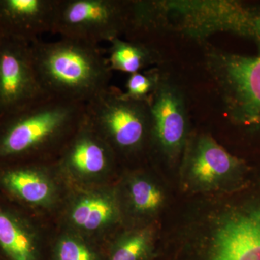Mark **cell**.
<instances>
[{"mask_svg": "<svg viewBox=\"0 0 260 260\" xmlns=\"http://www.w3.org/2000/svg\"><path fill=\"white\" fill-rule=\"evenodd\" d=\"M198 200L174 237L201 260H260V177L241 190Z\"/></svg>", "mask_w": 260, "mask_h": 260, "instance_id": "6da1fadb", "label": "cell"}, {"mask_svg": "<svg viewBox=\"0 0 260 260\" xmlns=\"http://www.w3.org/2000/svg\"><path fill=\"white\" fill-rule=\"evenodd\" d=\"M255 11L237 1L135 0L126 37L144 42L155 32L172 31L199 42L219 32L251 38Z\"/></svg>", "mask_w": 260, "mask_h": 260, "instance_id": "7a4b0ae2", "label": "cell"}, {"mask_svg": "<svg viewBox=\"0 0 260 260\" xmlns=\"http://www.w3.org/2000/svg\"><path fill=\"white\" fill-rule=\"evenodd\" d=\"M8 114L0 157L55 160L85 119V104L48 95Z\"/></svg>", "mask_w": 260, "mask_h": 260, "instance_id": "3957f363", "label": "cell"}, {"mask_svg": "<svg viewBox=\"0 0 260 260\" xmlns=\"http://www.w3.org/2000/svg\"><path fill=\"white\" fill-rule=\"evenodd\" d=\"M39 81L48 95L87 103L110 86L112 71L99 46L61 38L30 44Z\"/></svg>", "mask_w": 260, "mask_h": 260, "instance_id": "277c9868", "label": "cell"}, {"mask_svg": "<svg viewBox=\"0 0 260 260\" xmlns=\"http://www.w3.org/2000/svg\"><path fill=\"white\" fill-rule=\"evenodd\" d=\"M251 39L257 47L256 55L206 46L205 64L228 119L246 133L260 134V9H256Z\"/></svg>", "mask_w": 260, "mask_h": 260, "instance_id": "5b68a950", "label": "cell"}, {"mask_svg": "<svg viewBox=\"0 0 260 260\" xmlns=\"http://www.w3.org/2000/svg\"><path fill=\"white\" fill-rule=\"evenodd\" d=\"M85 118L109 145L122 169L140 167L149 160L148 103L131 100L109 86L85 104Z\"/></svg>", "mask_w": 260, "mask_h": 260, "instance_id": "8992f818", "label": "cell"}, {"mask_svg": "<svg viewBox=\"0 0 260 260\" xmlns=\"http://www.w3.org/2000/svg\"><path fill=\"white\" fill-rule=\"evenodd\" d=\"M179 188L191 197L230 194L250 184L252 168L228 152L208 133L191 132L179 168Z\"/></svg>", "mask_w": 260, "mask_h": 260, "instance_id": "52a82bcc", "label": "cell"}, {"mask_svg": "<svg viewBox=\"0 0 260 260\" xmlns=\"http://www.w3.org/2000/svg\"><path fill=\"white\" fill-rule=\"evenodd\" d=\"M150 112L149 160L179 168L190 135L185 93L181 85L164 73L148 101Z\"/></svg>", "mask_w": 260, "mask_h": 260, "instance_id": "ba28073f", "label": "cell"}, {"mask_svg": "<svg viewBox=\"0 0 260 260\" xmlns=\"http://www.w3.org/2000/svg\"><path fill=\"white\" fill-rule=\"evenodd\" d=\"M115 183L70 186L53 225L105 244L124 226Z\"/></svg>", "mask_w": 260, "mask_h": 260, "instance_id": "9c48e42d", "label": "cell"}, {"mask_svg": "<svg viewBox=\"0 0 260 260\" xmlns=\"http://www.w3.org/2000/svg\"><path fill=\"white\" fill-rule=\"evenodd\" d=\"M130 3L123 0H58L52 34L99 46L126 35Z\"/></svg>", "mask_w": 260, "mask_h": 260, "instance_id": "30bf717a", "label": "cell"}, {"mask_svg": "<svg viewBox=\"0 0 260 260\" xmlns=\"http://www.w3.org/2000/svg\"><path fill=\"white\" fill-rule=\"evenodd\" d=\"M70 186L114 184L123 169L112 148L84 119L56 159Z\"/></svg>", "mask_w": 260, "mask_h": 260, "instance_id": "8fae6325", "label": "cell"}, {"mask_svg": "<svg viewBox=\"0 0 260 260\" xmlns=\"http://www.w3.org/2000/svg\"><path fill=\"white\" fill-rule=\"evenodd\" d=\"M0 183L30 215L51 223L70 188L56 160L27 161L23 167L8 169L2 174Z\"/></svg>", "mask_w": 260, "mask_h": 260, "instance_id": "7c38bea8", "label": "cell"}, {"mask_svg": "<svg viewBox=\"0 0 260 260\" xmlns=\"http://www.w3.org/2000/svg\"><path fill=\"white\" fill-rule=\"evenodd\" d=\"M115 186L124 226L159 222L167 206L168 193L147 164L123 169Z\"/></svg>", "mask_w": 260, "mask_h": 260, "instance_id": "4fadbf2b", "label": "cell"}, {"mask_svg": "<svg viewBox=\"0 0 260 260\" xmlns=\"http://www.w3.org/2000/svg\"><path fill=\"white\" fill-rule=\"evenodd\" d=\"M48 95L39 81L30 44L13 39L0 42V109L18 110Z\"/></svg>", "mask_w": 260, "mask_h": 260, "instance_id": "5bb4252c", "label": "cell"}, {"mask_svg": "<svg viewBox=\"0 0 260 260\" xmlns=\"http://www.w3.org/2000/svg\"><path fill=\"white\" fill-rule=\"evenodd\" d=\"M52 223L23 218L0 206V248L10 260H48Z\"/></svg>", "mask_w": 260, "mask_h": 260, "instance_id": "9a60e30c", "label": "cell"}, {"mask_svg": "<svg viewBox=\"0 0 260 260\" xmlns=\"http://www.w3.org/2000/svg\"><path fill=\"white\" fill-rule=\"evenodd\" d=\"M58 0H7L0 3V23L8 37L27 44L52 32Z\"/></svg>", "mask_w": 260, "mask_h": 260, "instance_id": "2e32d148", "label": "cell"}, {"mask_svg": "<svg viewBox=\"0 0 260 260\" xmlns=\"http://www.w3.org/2000/svg\"><path fill=\"white\" fill-rule=\"evenodd\" d=\"M160 235V222L123 226L104 244L105 260H150Z\"/></svg>", "mask_w": 260, "mask_h": 260, "instance_id": "e0dca14e", "label": "cell"}, {"mask_svg": "<svg viewBox=\"0 0 260 260\" xmlns=\"http://www.w3.org/2000/svg\"><path fill=\"white\" fill-rule=\"evenodd\" d=\"M109 68L132 75L161 62V54L151 44L116 38L109 42Z\"/></svg>", "mask_w": 260, "mask_h": 260, "instance_id": "ac0fdd59", "label": "cell"}, {"mask_svg": "<svg viewBox=\"0 0 260 260\" xmlns=\"http://www.w3.org/2000/svg\"><path fill=\"white\" fill-rule=\"evenodd\" d=\"M48 260H105L104 244L53 225Z\"/></svg>", "mask_w": 260, "mask_h": 260, "instance_id": "d6986e66", "label": "cell"}, {"mask_svg": "<svg viewBox=\"0 0 260 260\" xmlns=\"http://www.w3.org/2000/svg\"><path fill=\"white\" fill-rule=\"evenodd\" d=\"M162 75L164 73L156 68L129 75L126 90L122 91L123 96L131 100L148 102L158 88Z\"/></svg>", "mask_w": 260, "mask_h": 260, "instance_id": "ffe728a7", "label": "cell"}]
</instances>
